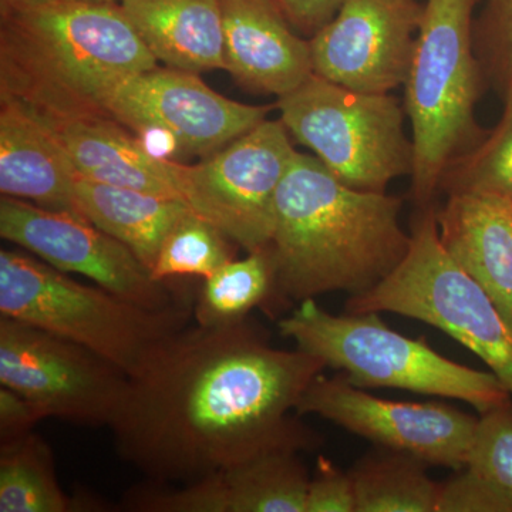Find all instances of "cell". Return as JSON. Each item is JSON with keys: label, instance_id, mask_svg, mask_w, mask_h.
<instances>
[{"label": "cell", "instance_id": "1", "mask_svg": "<svg viewBox=\"0 0 512 512\" xmlns=\"http://www.w3.org/2000/svg\"><path fill=\"white\" fill-rule=\"evenodd\" d=\"M325 369L275 348L249 319L185 326L128 377L110 424L117 453L147 481L188 484L274 451H311L320 437L291 413Z\"/></svg>", "mask_w": 512, "mask_h": 512}, {"label": "cell", "instance_id": "2", "mask_svg": "<svg viewBox=\"0 0 512 512\" xmlns=\"http://www.w3.org/2000/svg\"><path fill=\"white\" fill-rule=\"evenodd\" d=\"M400 211V198L349 187L318 158L296 151L276 197L272 301L375 288L410 248Z\"/></svg>", "mask_w": 512, "mask_h": 512}, {"label": "cell", "instance_id": "3", "mask_svg": "<svg viewBox=\"0 0 512 512\" xmlns=\"http://www.w3.org/2000/svg\"><path fill=\"white\" fill-rule=\"evenodd\" d=\"M0 19V100L47 123L107 116L117 84L157 67L120 5L57 0Z\"/></svg>", "mask_w": 512, "mask_h": 512}, {"label": "cell", "instance_id": "4", "mask_svg": "<svg viewBox=\"0 0 512 512\" xmlns=\"http://www.w3.org/2000/svg\"><path fill=\"white\" fill-rule=\"evenodd\" d=\"M478 0H427L409 73L404 113L412 124L413 198L429 207L448 164L487 134L476 121L484 83L474 52Z\"/></svg>", "mask_w": 512, "mask_h": 512}, {"label": "cell", "instance_id": "5", "mask_svg": "<svg viewBox=\"0 0 512 512\" xmlns=\"http://www.w3.org/2000/svg\"><path fill=\"white\" fill-rule=\"evenodd\" d=\"M0 316L35 326L93 350L128 377L158 345L190 325L194 305L150 309L22 251H0Z\"/></svg>", "mask_w": 512, "mask_h": 512}, {"label": "cell", "instance_id": "6", "mask_svg": "<svg viewBox=\"0 0 512 512\" xmlns=\"http://www.w3.org/2000/svg\"><path fill=\"white\" fill-rule=\"evenodd\" d=\"M279 333L296 349L339 370L353 386L393 387L461 400L484 414L511 402V393L493 372L471 369L390 329L379 313L332 315L306 299L278 322Z\"/></svg>", "mask_w": 512, "mask_h": 512}, {"label": "cell", "instance_id": "7", "mask_svg": "<svg viewBox=\"0 0 512 512\" xmlns=\"http://www.w3.org/2000/svg\"><path fill=\"white\" fill-rule=\"evenodd\" d=\"M399 266L380 284L350 296L346 312L397 313L443 330L480 357L512 396V328L484 289L447 254L436 210L423 207Z\"/></svg>", "mask_w": 512, "mask_h": 512}, {"label": "cell", "instance_id": "8", "mask_svg": "<svg viewBox=\"0 0 512 512\" xmlns=\"http://www.w3.org/2000/svg\"><path fill=\"white\" fill-rule=\"evenodd\" d=\"M276 107L289 134L349 187L386 192L393 180L413 173L406 113L390 93L355 92L312 73Z\"/></svg>", "mask_w": 512, "mask_h": 512}, {"label": "cell", "instance_id": "9", "mask_svg": "<svg viewBox=\"0 0 512 512\" xmlns=\"http://www.w3.org/2000/svg\"><path fill=\"white\" fill-rule=\"evenodd\" d=\"M296 150L281 120H264L195 165L178 163L181 197L235 245L269 248L276 197Z\"/></svg>", "mask_w": 512, "mask_h": 512}, {"label": "cell", "instance_id": "10", "mask_svg": "<svg viewBox=\"0 0 512 512\" xmlns=\"http://www.w3.org/2000/svg\"><path fill=\"white\" fill-rule=\"evenodd\" d=\"M0 384L22 394L43 419L110 427L128 375L93 350L0 316Z\"/></svg>", "mask_w": 512, "mask_h": 512}, {"label": "cell", "instance_id": "11", "mask_svg": "<svg viewBox=\"0 0 512 512\" xmlns=\"http://www.w3.org/2000/svg\"><path fill=\"white\" fill-rule=\"evenodd\" d=\"M295 413L316 414L377 447L457 471L467 466L478 423V417L443 403L379 399L340 373L333 377L320 373L296 404Z\"/></svg>", "mask_w": 512, "mask_h": 512}, {"label": "cell", "instance_id": "12", "mask_svg": "<svg viewBox=\"0 0 512 512\" xmlns=\"http://www.w3.org/2000/svg\"><path fill=\"white\" fill-rule=\"evenodd\" d=\"M0 237L59 271L86 276L101 288L146 308L160 311L188 301L168 282L153 279L126 245L79 215L2 195Z\"/></svg>", "mask_w": 512, "mask_h": 512}, {"label": "cell", "instance_id": "13", "mask_svg": "<svg viewBox=\"0 0 512 512\" xmlns=\"http://www.w3.org/2000/svg\"><path fill=\"white\" fill-rule=\"evenodd\" d=\"M103 110L134 133L156 128L171 134L183 156H210L266 120L269 107L229 100L198 73L154 69L117 84Z\"/></svg>", "mask_w": 512, "mask_h": 512}, {"label": "cell", "instance_id": "14", "mask_svg": "<svg viewBox=\"0 0 512 512\" xmlns=\"http://www.w3.org/2000/svg\"><path fill=\"white\" fill-rule=\"evenodd\" d=\"M424 5L417 0H346L309 39L313 73L362 93L406 82Z\"/></svg>", "mask_w": 512, "mask_h": 512}, {"label": "cell", "instance_id": "15", "mask_svg": "<svg viewBox=\"0 0 512 512\" xmlns=\"http://www.w3.org/2000/svg\"><path fill=\"white\" fill-rule=\"evenodd\" d=\"M311 476L298 451L264 454L173 487L130 488L121 507L133 512H306Z\"/></svg>", "mask_w": 512, "mask_h": 512}, {"label": "cell", "instance_id": "16", "mask_svg": "<svg viewBox=\"0 0 512 512\" xmlns=\"http://www.w3.org/2000/svg\"><path fill=\"white\" fill-rule=\"evenodd\" d=\"M225 70L245 89L282 97L313 73L311 43L274 0H221Z\"/></svg>", "mask_w": 512, "mask_h": 512}, {"label": "cell", "instance_id": "17", "mask_svg": "<svg viewBox=\"0 0 512 512\" xmlns=\"http://www.w3.org/2000/svg\"><path fill=\"white\" fill-rule=\"evenodd\" d=\"M77 177L59 134L22 104L0 100L2 195L84 218L76 200Z\"/></svg>", "mask_w": 512, "mask_h": 512}, {"label": "cell", "instance_id": "18", "mask_svg": "<svg viewBox=\"0 0 512 512\" xmlns=\"http://www.w3.org/2000/svg\"><path fill=\"white\" fill-rule=\"evenodd\" d=\"M436 218L447 254L484 289L512 328V202L453 192Z\"/></svg>", "mask_w": 512, "mask_h": 512}, {"label": "cell", "instance_id": "19", "mask_svg": "<svg viewBox=\"0 0 512 512\" xmlns=\"http://www.w3.org/2000/svg\"><path fill=\"white\" fill-rule=\"evenodd\" d=\"M47 124L59 134L79 177L183 201L177 161L148 153L113 117Z\"/></svg>", "mask_w": 512, "mask_h": 512}, {"label": "cell", "instance_id": "20", "mask_svg": "<svg viewBox=\"0 0 512 512\" xmlns=\"http://www.w3.org/2000/svg\"><path fill=\"white\" fill-rule=\"evenodd\" d=\"M120 6L157 62L192 73L225 70L221 0H121Z\"/></svg>", "mask_w": 512, "mask_h": 512}, {"label": "cell", "instance_id": "21", "mask_svg": "<svg viewBox=\"0 0 512 512\" xmlns=\"http://www.w3.org/2000/svg\"><path fill=\"white\" fill-rule=\"evenodd\" d=\"M76 200L87 221L126 245L151 272L168 232L192 211L184 201L77 177Z\"/></svg>", "mask_w": 512, "mask_h": 512}, {"label": "cell", "instance_id": "22", "mask_svg": "<svg viewBox=\"0 0 512 512\" xmlns=\"http://www.w3.org/2000/svg\"><path fill=\"white\" fill-rule=\"evenodd\" d=\"M419 458L390 448L367 454L350 470L356 512H437L441 484Z\"/></svg>", "mask_w": 512, "mask_h": 512}, {"label": "cell", "instance_id": "23", "mask_svg": "<svg viewBox=\"0 0 512 512\" xmlns=\"http://www.w3.org/2000/svg\"><path fill=\"white\" fill-rule=\"evenodd\" d=\"M57 481L52 448L35 431L0 440V512L77 511Z\"/></svg>", "mask_w": 512, "mask_h": 512}, {"label": "cell", "instance_id": "24", "mask_svg": "<svg viewBox=\"0 0 512 512\" xmlns=\"http://www.w3.org/2000/svg\"><path fill=\"white\" fill-rule=\"evenodd\" d=\"M274 291L271 249L249 252L247 258L232 259L204 279L194 302L195 323L215 328L242 322L258 306L268 305Z\"/></svg>", "mask_w": 512, "mask_h": 512}, {"label": "cell", "instance_id": "25", "mask_svg": "<svg viewBox=\"0 0 512 512\" xmlns=\"http://www.w3.org/2000/svg\"><path fill=\"white\" fill-rule=\"evenodd\" d=\"M231 242L215 225L191 211L168 232L151 276L158 282H168L175 276L210 278L234 259Z\"/></svg>", "mask_w": 512, "mask_h": 512}, {"label": "cell", "instance_id": "26", "mask_svg": "<svg viewBox=\"0 0 512 512\" xmlns=\"http://www.w3.org/2000/svg\"><path fill=\"white\" fill-rule=\"evenodd\" d=\"M439 190L447 195L477 192L512 202V114L501 116L476 146L448 164Z\"/></svg>", "mask_w": 512, "mask_h": 512}, {"label": "cell", "instance_id": "27", "mask_svg": "<svg viewBox=\"0 0 512 512\" xmlns=\"http://www.w3.org/2000/svg\"><path fill=\"white\" fill-rule=\"evenodd\" d=\"M466 468L512 512V400L480 414Z\"/></svg>", "mask_w": 512, "mask_h": 512}, {"label": "cell", "instance_id": "28", "mask_svg": "<svg viewBox=\"0 0 512 512\" xmlns=\"http://www.w3.org/2000/svg\"><path fill=\"white\" fill-rule=\"evenodd\" d=\"M473 45L484 82L490 83L503 101V116H511L512 0H484L474 18Z\"/></svg>", "mask_w": 512, "mask_h": 512}, {"label": "cell", "instance_id": "29", "mask_svg": "<svg viewBox=\"0 0 512 512\" xmlns=\"http://www.w3.org/2000/svg\"><path fill=\"white\" fill-rule=\"evenodd\" d=\"M306 512H356V493L350 471L320 456L309 481Z\"/></svg>", "mask_w": 512, "mask_h": 512}, {"label": "cell", "instance_id": "30", "mask_svg": "<svg viewBox=\"0 0 512 512\" xmlns=\"http://www.w3.org/2000/svg\"><path fill=\"white\" fill-rule=\"evenodd\" d=\"M437 512H503L500 501L468 468L441 484Z\"/></svg>", "mask_w": 512, "mask_h": 512}, {"label": "cell", "instance_id": "31", "mask_svg": "<svg viewBox=\"0 0 512 512\" xmlns=\"http://www.w3.org/2000/svg\"><path fill=\"white\" fill-rule=\"evenodd\" d=\"M346 0H274L289 25L305 36H313L335 18Z\"/></svg>", "mask_w": 512, "mask_h": 512}, {"label": "cell", "instance_id": "32", "mask_svg": "<svg viewBox=\"0 0 512 512\" xmlns=\"http://www.w3.org/2000/svg\"><path fill=\"white\" fill-rule=\"evenodd\" d=\"M43 419L39 410L28 399L2 386L0 389V440L16 439L32 433L33 427Z\"/></svg>", "mask_w": 512, "mask_h": 512}, {"label": "cell", "instance_id": "33", "mask_svg": "<svg viewBox=\"0 0 512 512\" xmlns=\"http://www.w3.org/2000/svg\"><path fill=\"white\" fill-rule=\"evenodd\" d=\"M55 2L57 0H0V15L43 8V6L52 5Z\"/></svg>", "mask_w": 512, "mask_h": 512}, {"label": "cell", "instance_id": "34", "mask_svg": "<svg viewBox=\"0 0 512 512\" xmlns=\"http://www.w3.org/2000/svg\"><path fill=\"white\" fill-rule=\"evenodd\" d=\"M64 2L96 3V5H120L121 0H64Z\"/></svg>", "mask_w": 512, "mask_h": 512}]
</instances>
